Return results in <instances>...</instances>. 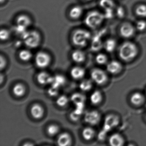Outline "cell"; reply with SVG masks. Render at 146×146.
I'll return each instance as SVG.
<instances>
[{"label": "cell", "instance_id": "83f0119b", "mask_svg": "<svg viewBox=\"0 0 146 146\" xmlns=\"http://www.w3.org/2000/svg\"><path fill=\"white\" fill-rule=\"evenodd\" d=\"M135 13L138 17H146V5L141 4L137 6L135 10Z\"/></svg>", "mask_w": 146, "mask_h": 146}, {"label": "cell", "instance_id": "ee69618b", "mask_svg": "<svg viewBox=\"0 0 146 146\" xmlns=\"http://www.w3.org/2000/svg\"><path fill=\"white\" fill-rule=\"evenodd\" d=\"M84 1H91V0H84Z\"/></svg>", "mask_w": 146, "mask_h": 146}, {"label": "cell", "instance_id": "ba28073f", "mask_svg": "<svg viewBox=\"0 0 146 146\" xmlns=\"http://www.w3.org/2000/svg\"><path fill=\"white\" fill-rule=\"evenodd\" d=\"M36 64L40 68L47 67L51 62V58L49 54L43 52H40L36 54L35 58Z\"/></svg>", "mask_w": 146, "mask_h": 146}, {"label": "cell", "instance_id": "1f68e13d", "mask_svg": "<svg viewBox=\"0 0 146 146\" xmlns=\"http://www.w3.org/2000/svg\"><path fill=\"white\" fill-rule=\"evenodd\" d=\"M108 61V58L106 54L100 53L96 57V61L100 65H104L106 64Z\"/></svg>", "mask_w": 146, "mask_h": 146}, {"label": "cell", "instance_id": "e0dca14e", "mask_svg": "<svg viewBox=\"0 0 146 146\" xmlns=\"http://www.w3.org/2000/svg\"><path fill=\"white\" fill-rule=\"evenodd\" d=\"M130 100L132 105L139 106L143 103L145 98L142 94L139 92H135L131 96Z\"/></svg>", "mask_w": 146, "mask_h": 146}, {"label": "cell", "instance_id": "3957f363", "mask_svg": "<svg viewBox=\"0 0 146 146\" xmlns=\"http://www.w3.org/2000/svg\"><path fill=\"white\" fill-rule=\"evenodd\" d=\"M90 37L89 32L83 29H78L75 31L72 35V42L77 46L84 47L87 45Z\"/></svg>", "mask_w": 146, "mask_h": 146}, {"label": "cell", "instance_id": "d6986e66", "mask_svg": "<svg viewBox=\"0 0 146 146\" xmlns=\"http://www.w3.org/2000/svg\"><path fill=\"white\" fill-rule=\"evenodd\" d=\"M66 81L65 77L64 76L61 75H57L53 76V80L51 86L59 88L61 86L64 85Z\"/></svg>", "mask_w": 146, "mask_h": 146}, {"label": "cell", "instance_id": "4dcf8cb0", "mask_svg": "<svg viewBox=\"0 0 146 146\" xmlns=\"http://www.w3.org/2000/svg\"><path fill=\"white\" fill-rule=\"evenodd\" d=\"M69 102V99L65 95H61L57 98L56 103L58 106L64 107L68 104Z\"/></svg>", "mask_w": 146, "mask_h": 146}, {"label": "cell", "instance_id": "4316f807", "mask_svg": "<svg viewBox=\"0 0 146 146\" xmlns=\"http://www.w3.org/2000/svg\"><path fill=\"white\" fill-rule=\"evenodd\" d=\"M19 58L23 61H28L32 58V53L28 50L24 49L20 51L19 54Z\"/></svg>", "mask_w": 146, "mask_h": 146}, {"label": "cell", "instance_id": "f1b7e54d", "mask_svg": "<svg viewBox=\"0 0 146 146\" xmlns=\"http://www.w3.org/2000/svg\"><path fill=\"white\" fill-rule=\"evenodd\" d=\"M60 131L59 127L55 124H51L48 127L47 132L50 136H54L58 133Z\"/></svg>", "mask_w": 146, "mask_h": 146}, {"label": "cell", "instance_id": "7c38bea8", "mask_svg": "<svg viewBox=\"0 0 146 146\" xmlns=\"http://www.w3.org/2000/svg\"><path fill=\"white\" fill-rule=\"evenodd\" d=\"M36 79L38 82L41 85L51 84L53 80V76H52L47 72H41L38 73Z\"/></svg>", "mask_w": 146, "mask_h": 146}, {"label": "cell", "instance_id": "b9f144b4", "mask_svg": "<svg viewBox=\"0 0 146 146\" xmlns=\"http://www.w3.org/2000/svg\"><path fill=\"white\" fill-rule=\"evenodd\" d=\"M24 145H25V146H31V145H34V144H31V143H26V144H25Z\"/></svg>", "mask_w": 146, "mask_h": 146}, {"label": "cell", "instance_id": "ab89813d", "mask_svg": "<svg viewBox=\"0 0 146 146\" xmlns=\"http://www.w3.org/2000/svg\"><path fill=\"white\" fill-rule=\"evenodd\" d=\"M108 132H106L105 131L103 130L102 129V130L99 133V135H98V139L100 140H102V141H103L104 139L106 138V136L107 135V133Z\"/></svg>", "mask_w": 146, "mask_h": 146}, {"label": "cell", "instance_id": "e575fe53", "mask_svg": "<svg viewBox=\"0 0 146 146\" xmlns=\"http://www.w3.org/2000/svg\"><path fill=\"white\" fill-rule=\"evenodd\" d=\"M136 28L138 31H143L146 29V22L143 20L138 21L136 25Z\"/></svg>", "mask_w": 146, "mask_h": 146}, {"label": "cell", "instance_id": "f6af8a7d", "mask_svg": "<svg viewBox=\"0 0 146 146\" xmlns=\"http://www.w3.org/2000/svg\"></svg>", "mask_w": 146, "mask_h": 146}, {"label": "cell", "instance_id": "cb8c5ba5", "mask_svg": "<svg viewBox=\"0 0 146 146\" xmlns=\"http://www.w3.org/2000/svg\"><path fill=\"white\" fill-rule=\"evenodd\" d=\"M83 9L80 6H75L72 7L70 11V16L71 18L77 19L81 17L83 14Z\"/></svg>", "mask_w": 146, "mask_h": 146}, {"label": "cell", "instance_id": "74e56055", "mask_svg": "<svg viewBox=\"0 0 146 146\" xmlns=\"http://www.w3.org/2000/svg\"><path fill=\"white\" fill-rule=\"evenodd\" d=\"M104 16L105 19H110L112 18L113 16V9H106Z\"/></svg>", "mask_w": 146, "mask_h": 146}, {"label": "cell", "instance_id": "44dd1931", "mask_svg": "<svg viewBox=\"0 0 146 146\" xmlns=\"http://www.w3.org/2000/svg\"><path fill=\"white\" fill-rule=\"evenodd\" d=\"M72 102L76 106L84 104L86 98L83 95L80 93H75L71 97Z\"/></svg>", "mask_w": 146, "mask_h": 146}, {"label": "cell", "instance_id": "7bdbcfd3", "mask_svg": "<svg viewBox=\"0 0 146 146\" xmlns=\"http://www.w3.org/2000/svg\"><path fill=\"white\" fill-rule=\"evenodd\" d=\"M5 0H0V2H1V4H2V3H4V2H5Z\"/></svg>", "mask_w": 146, "mask_h": 146}, {"label": "cell", "instance_id": "484cf974", "mask_svg": "<svg viewBox=\"0 0 146 146\" xmlns=\"http://www.w3.org/2000/svg\"><path fill=\"white\" fill-rule=\"evenodd\" d=\"M93 84L90 80L85 79L81 82L79 84V88L84 92H88L92 88Z\"/></svg>", "mask_w": 146, "mask_h": 146}, {"label": "cell", "instance_id": "8d00e7d4", "mask_svg": "<svg viewBox=\"0 0 146 146\" xmlns=\"http://www.w3.org/2000/svg\"><path fill=\"white\" fill-rule=\"evenodd\" d=\"M125 14L124 9L122 7H119L116 10V14L118 17L121 19L124 17Z\"/></svg>", "mask_w": 146, "mask_h": 146}, {"label": "cell", "instance_id": "f35d334b", "mask_svg": "<svg viewBox=\"0 0 146 146\" xmlns=\"http://www.w3.org/2000/svg\"><path fill=\"white\" fill-rule=\"evenodd\" d=\"M0 60H0V63H1L0 67H1V70H2L3 69H5V67H6V66L7 65V61L5 57H3L2 55L1 56Z\"/></svg>", "mask_w": 146, "mask_h": 146}, {"label": "cell", "instance_id": "60d3db41", "mask_svg": "<svg viewBox=\"0 0 146 146\" xmlns=\"http://www.w3.org/2000/svg\"><path fill=\"white\" fill-rule=\"evenodd\" d=\"M4 76L2 74H1V76H0V81H1V84H2L3 83V81H4Z\"/></svg>", "mask_w": 146, "mask_h": 146}, {"label": "cell", "instance_id": "ffe728a7", "mask_svg": "<svg viewBox=\"0 0 146 146\" xmlns=\"http://www.w3.org/2000/svg\"><path fill=\"white\" fill-rule=\"evenodd\" d=\"M13 94L18 97L23 96L26 92V88L23 84L18 83L15 84L13 89Z\"/></svg>", "mask_w": 146, "mask_h": 146}, {"label": "cell", "instance_id": "2e32d148", "mask_svg": "<svg viewBox=\"0 0 146 146\" xmlns=\"http://www.w3.org/2000/svg\"><path fill=\"white\" fill-rule=\"evenodd\" d=\"M85 74V70L80 66H75L71 70V76L72 78L76 80L83 78Z\"/></svg>", "mask_w": 146, "mask_h": 146}, {"label": "cell", "instance_id": "5bb4252c", "mask_svg": "<svg viewBox=\"0 0 146 146\" xmlns=\"http://www.w3.org/2000/svg\"><path fill=\"white\" fill-rule=\"evenodd\" d=\"M108 142L112 146H122L124 143V140L120 134L114 133L110 136L108 139Z\"/></svg>", "mask_w": 146, "mask_h": 146}, {"label": "cell", "instance_id": "6da1fadb", "mask_svg": "<svg viewBox=\"0 0 146 146\" xmlns=\"http://www.w3.org/2000/svg\"><path fill=\"white\" fill-rule=\"evenodd\" d=\"M138 49L136 45L131 42H125L119 47L118 51L119 58L125 62L134 60L137 56Z\"/></svg>", "mask_w": 146, "mask_h": 146}, {"label": "cell", "instance_id": "f546056e", "mask_svg": "<svg viewBox=\"0 0 146 146\" xmlns=\"http://www.w3.org/2000/svg\"><path fill=\"white\" fill-rule=\"evenodd\" d=\"M100 5L103 9H113L114 4L112 0H100Z\"/></svg>", "mask_w": 146, "mask_h": 146}, {"label": "cell", "instance_id": "d6a6232c", "mask_svg": "<svg viewBox=\"0 0 146 146\" xmlns=\"http://www.w3.org/2000/svg\"><path fill=\"white\" fill-rule=\"evenodd\" d=\"M10 36V33L7 30L2 29L0 31V39L1 41H5L8 40Z\"/></svg>", "mask_w": 146, "mask_h": 146}, {"label": "cell", "instance_id": "8992f818", "mask_svg": "<svg viewBox=\"0 0 146 146\" xmlns=\"http://www.w3.org/2000/svg\"><path fill=\"white\" fill-rule=\"evenodd\" d=\"M92 81L98 85H103L108 79L107 74L103 70L99 68L92 70L90 73Z\"/></svg>", "mask_w": 146, "mask_h": 146}, {"label": "cell", "instance_id": "30bf717a", "mask_svg": "<svg viewBox=\"0 0 146 146\" xmlns=\"http://www.w3.org/2000/svg\"><path fill=\"white\" fill-rule=\"evenodd\" d=\"M120 35L125 38H129L134 35L135 32L134 27L129 23L123 24L119 30Z\"/></svg>", "mask_w": 146, "mask_h": 146}, {"label": "cell", "instance_id": "5b68a950", "mask_svg": "<svg viewBox=\"0 0 146 146\" xmlns=\"http://www.w3.org/2000/svg\"><path fill=\"white\" fill-rule=\"evenodd\" d=\"M31 24V19L29 16L24 14L19 15L17 18L16 31L23 35L27 31L26 29L30 26Z\"/></svg>", "mask_w": 146, "mask_h": 146}, {"label": "cell", "instance_id": "277c9868", "mask_svg": "<svg viewBox=\"0 0 146 146\" xmlns=\"http://www.w3.org/2000/svg\"><path fill=\"white\" fill-rule=\"evenodd\" d=\"M104 19V14L97 11H93L89 13L86 16L85 23L90 29H96L102 24Z\"/></svg>", "mask_w": 146, "mask_h": 146}, {"label": "cell", "instance_id": "7402d4cb", "mask_svg": "<svg viewBox=\"0 0 146 146\" xmlns=\"http://www.w3.org/2000/svg\"><path fill=\"white\" fill-rule=\"evenodd\" d=\"M82 135L84 140L90 141L94 138L95 135V131L94 129L91 127H87L83 130Z\"/></svg>", "mask_w": 146, "mask_h": 146}, {"label": "cell", "instance_id": "9c48e42d", "mask_svg": "<svg viewBox=\"0 0 146 146\" xmlns=\"http://www.w3.org/2000/svg\"><path fill=\"white\" fill-rule=\"evenodd\" d=\"M100 119V114L99 112L95 110L87 112L84 115V121L90 125H95L98 124Z\"/></svg>", "mask_w": 146, "mask_h": 146}, {"label": "cell", "instance_id": "836d02e7", "mask_svg": "<svg viewBox=\"0 0 146 146\" xmlns=\"http://www.w3.org/2000/svg\"><path fill=\"white\" fill-rule=\"evenodd\" d=\"M58 88L51 86L48 90V94L49 96L54 97L57 96L59 93Z\"/></svg>", "mask_w": 146, "mask_h": 146}, {"label": "cell", "instance_id": "ac0fdd59", "mask_svg": "<svg viewBox=\"0 0 146 146\" xmlns=\"http://www.w3.org/2000/svg\"><path fill=\"white\" fill-rule=\"evenodd\" d=\"M72 58L74 62L80 64L83 63L85 60L86 55L85 53L81 50H75L72 54Z\"/></svg>", "mask_w": 146, "mask_h": 146}, {"label": "cell", "instance_id": "603a6c76", "mask_svg": "<svg viewBox=\"0 0 146 146\" xmlns=\"http://www.w3.org/2000/svg\"><path fill=\"white\" fill-rule=\"evenodd\" d=\"M90 102L93 105H98L102 101V94L99 90H95L91 94L90 98Z\"/></svg>", "mask_w": 146, "mask_h": 146}, {"label": "cell", "instance_id": "4fadbf2b", "mask_svg": "<svg viewBox=\"0 0 146 146\" xmlns=\"http://www.w3.org/2000/svg\"><path fill=\"white\" fill-rule=\"evenodd\" d=\"M31 113L34 118L36 119H40L44 115V108L40 104L36 103L31 106Z\"/></svg>", "mask_w": 146, "mask_h": 146}, {"label": "cell", "instance_id": "d590c367", "mask_svg": "<svg viewBox=\"0 0 146 146\" xmlns=\"http://www.w3.org/2000/svg\"><path fill=\"white\" fill-rule=\"evenodd\" d=\"M81 115L78 114L75 111V110L72 111L70 113V117L72 121L76 122L80 119Z\"/></svg>", "mask_w": 146, "mask_h": 146}, {"label": "cell", "instance_id": "d4e9b609", "mask_svg": "<svg viewBox=\"0 0 146 146\" xmlns=\"http://www.w3.org/2000/svg\"><path fill=\"white\" fill-rule=\"evenodd\" d=\"M116 44L115 40L112 39H109L107 40L104 44V48L108 52H112L116 48Z\"/></svg>", "mask_w": 146, "mask_h": 146}, {"label": "cell", "instance_id": "52a82bcc", "mask_svg": "<svg viewBox=\"0 0 146 146\" xmlns=\"http://www.w3.org/2000/svg\"><path fill=\"white\" fill-rule=\"evenodd\" d=\"M119 123V118L115 114H109L105 118L103 130L106 132H108L117 126Z\"/></svg>", "mask_w": 146, "mask_h": 146}, {"label": "cell", "instance_id": "9a60e30c", "mask_svg": "<svg viewBox=\"0 0 146 146\" xmlns=\"http://www.w3.org/2000/svg\"><path fill=\"white\" fill-rule=\"evenodd\" d=\"M57 143L59 146H70L72 143V138L70 135L67 132L61 133L58 137Z\"/></svg>", "mask_w": 146, "mask_h": 146}, {"label": "cell", "instance_id": "7a4b0ae2", "mask_svg": "<svg viewBox=\"0 0 146 146\" xmlns=\"http://www.w3.org/2000/svg\"><path fill=\"white\" fill-rule=\"evenodd\" d=\"M24 42L28 47L34 48L37 47L40 43V34L35 31H26L22 35Z\"/></svg>", "mask_w": 146, "mask_h": 146}, {"label": "cell", "instance_id": "8fae6325", "mask_svg": "<svg viewBox=\"0 0 146 146\" xmlns=\"http://www.w3.org/2000/svg\"><path fill=\"white\" fill-rule=\"evenodd\" d=\"M106 69L110 74L116 75L118 74L122 70L121 64L117 60H112L107 64Z\"/></svg>", "mask_w": 146, "mask_h": 146}]
</instances>
